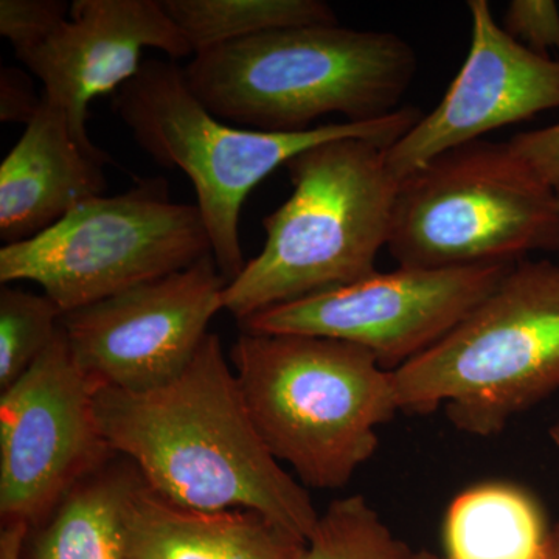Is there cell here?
<instances>
[{
  "label": "cell",
  "instance_id": "obj_1",
  "mask_svg": "<svg viewBox=\"0 0 559 559\" xmlns=\"http://www.w3.org/2000/svg\"><path fill=\"white\" fill-rule=\"evenodd\" d=\"M230 366L218 334L209 333L168 384L145 392L98 389L103 440L176 506L257 511L308 540L320 514L261 440Z\"/></svg>",
  "mask_w": 559,
  "mask_h": 559
},
{
  "label": "cell",
  "instance_id": "obj_2",
  "mask_svg": "<svg viewBox=\"0 0 559 559\" xmlns=\"http://www.w3.org/2000/svg\"><path fill=\"white\" fill-rule=\"evenodd\" d=\"M418 58L392 32L305 25L201 51L183 68L190 91L219 120L304 132L337 114L348 123L403 108Z\"/></svg>",
  "mask_w": 559,
  "mask_h": 559
},
{
  "label": "cell",
  "instance_id": "obj_3",
  "mask_svg": "<svg viewBox=\"0 0 559 559\" xmlns=\"http://www.w3.org/2000/svg\"><path fill=\"white\" fill-rule=\"evenodd\" d=\"M285 167L293 193L264 216L263 249L224 290V310L238 322L369 277L389 245L400 180L384 146L330 140Z\"/></svg>",
  "mask_w": 559,
  "mask_h": 559
},
{
  "label": "cell",
  "instance_id": "obj_4",
  "mask_svg": "<svg viewBox=\"0 0 559 559\" xmlns=\"http://www.w3.org/2000/svg\"><path fill=\"white\" fill-rule=\"evenodd\" d=\"M229 360L261 440L304 487L348 485L400 412L393 371L348 342L241 331Z\"/></svg>",
  "mask_w": 559,
  "mask_h": 559
},
{
  "label": "cell",
  "instance_id": "obj_5",
  "mask_svg": "<svg viewBox=\"0 0 559 559\" xmlns=\"http://www.w3.org/2000/svg\"><path fill=\"white\" fill-rule=\"evenodd\" d=\"M112 105L151 159L189 176L213 259L229 282L246 264L241 210L261 180L305 150L330 140H370L388 150L425 116L415 106H403L381 120L337 121L304 132L234 128L213 116L190 91L183 68L162 60L143 61L138 75L114 94Z\"/></svg>",
  "mask_w": 559,
  "mask_h": 559
},
{
  "label": "cell",
  "instance_id": "obj_6",
  "mask_svg": "<svg viewBox=\"0 0 559 559\" xmlns=\"http://www.w3.org/2000/svg\"><path fill=\"white\" fill-rule=\"evenodd\" d=\"M400 412L443 409L476 437L559 392V264L521 260L428 352L393 371Z\"/></svg>",
  "mask_w": 559,
  "mask_h": 559
},
{
  "label": "cell",
  "instance_id": "obj_7",
  "mask_svg": "<svg viewBox=\"0 0 559 559\" xmlns=\"http://www.w3.org/2000/svg\"><path fill=\"white\" fill-rule=\"evenodd\" d=\"M388 249L399 266L426 270L559 253L557 194L509 142L479 140L400 180Z\"/></svg>",
  "mask_w": 559,
  "mask_h": 559
},
{
  "label": "cell",
  "instance_id": "obj_8",
  "mask_svg": "<svg viewBox=\"0 0 559 559\" xmlns=\"http://www.w3.org/2000/svg\"><path fill=\"white\" fill-rule=\"evenodd\" d=\"M213 255L197 204L162 176L94 198L38 237L0 249V283L33 282L64 314Z\"/></svg>",
  "mask_w": 559,
  "mask_h": 559
},
{
  "label": "cell",
  "instance_id": "obj_9",
  "mask_svg": "<svg viewBox=\"0 0 559 559\" xmlns=\"http://www.w3.org/2000/svg\"><path fill=\"white\" fill-rule=\"evenodd\" d=\"M514 264V263H513ZM513 264L403 267L271 308L242 320V333L299 334L348 342L399 370L469 314Z\"/></svg>",
  "mask_w": 559,
  "mask_h": 559
},
{
  "label": "cell",
  "instance_id": "obj_10",
  "mask_svg": "<svg viewBox=\"0 0 559 559\" xmlns=\"http://www.w3.org/2000/svg\"><path fill=\"white\" fill-rule=\"evenodd\" d=\"M224 277L213 255L62 316L70 352L97 389L145 392L189 367L223 307Z\"/></svg>",
  "mask_w": 559,
  "mask_h": 559
},
{
  "label": "cell",
  "instance_id": "obj_11",
  "mask_svg": "<svg viewBox=\"0 0 559 559\" xmlns=\"http://www.w3.org/2000/svg\"><path fill=\"white\" fill-rule=\"evenodd\" d=\"M97 388L80 370L64 331L0 396V514L36 524L109 448L97 414Z\"/></svg>",
  "mask_w": 559,
  "mask_h": 559
},
{
  "label": "cell",
  "instance_id": "obj_12",
  "mask_svg": "<svg viewBox=\"0 0 559 559\" xmlns=\"http://www.w3.org/2000/svg\"><path fill=\"white\" fill-rule=\"evenodd\" d=\"M471 46L437 108L385 150L403 180L448 151L559 109V60L528 50L500 27L487 0H469Z\"/></svg>",
  "mask_w": 559,
  "mask_h": 559
},
{
  "label": "cell",
  "instance_id": "obj_13",
  "mask_svg": "<svg viewBox=\"0 0 559 559\" xmlns=\"http://www.w3.org/2000/svg\"><path fill=\"white\" fill-rule=\"evenodd\" d=\"M145 49L173 61L193 57L160 0H75L69 20L17 60L43 83L44 97L64 110L76 142L95 156H108L87 135V108L138 75Z\"/></svg>",
  "mask_w": 559,
  "mask_h": 559
},
{
  "label": "cell",
  "instance_id": "obj_14",
  "mask_svg": "<svg viewBox=\"0 0 559 559\" xmlns=\"http://www.w3.org/2000/svg\"><path fill=\"white\" fill-rule=\"evenodd\" d=\"M109 162L84 150L64 110L43 95L38 112L0 165L3 245L38 237L84 202L103 197Z\"/></svg>",
  "mask_w": 559,
  "mask_h": 559
},
{
  "label": "cell",
  "instance_id": "obj_15",
  "mask_svg": "<svg viewBox=\"0 0 559 559\" xmlns=\"http://www.w3.org/2000/svg\"><path fill=\"white\" fill-rule=\"evenodd\" d=\"M128 559H304L307 540L250 510L176 506L143 480L124 499Z\"/></svg>",
  "mask_w": 559,
  "mask_h": 559
},
{
  "label": "cell",
  "instance_id": "obj_16",
  "mask_svg": "<svg viewBox=\"0 0 559 559\" xmlns=\"http://www.w3.org/2000/svg\"><path fill=\"white\" fill-rule=\"evenodd\" d=\"M551 525L538 499L511 481L455 496L443 522V559H539Z\"/></svg>",
  "mask_w": 559,
  "mask_h": 559
},
{
  "label": "cell",
  "instance_id": "obj_17",
  "mask_svg": "<svg viewBox=\"0 0 559 559\" xmlns=\"http://www.w3.org/2000/svg\"><path fill=\"white\" fill-rule=\"evenodd\" d=\"M193 57L224 44L305 25H336L322 0H160Z\"/></svg>",
  "mask_w": 559,
  "mask_h": 559
},
{
  "label": "cell",
  "instance_id": "obj_18",
  "mask_svg": "<svg viewBox=\"0 0 559 559\" xmlns=\"http://www.w3.org/2000/svg\"><path fill=\"white\" fill-rule=\"evenodd\" d=\"M132 480L98 477L72 489L28 559H128L123 514Z\"/></svg>",
  "mask_w": 559,
  "mask_h": 559
},
{
  "label": "cell",
  "instance_id": "obj_19",
  "mask_svg": "<svg viewBox=\"0 0 559 559\" xmlns=\"http://www.w3.org/2000/svg\"><path fill=\"white\" fill-rule=\"evenodd\" d=\"M412 551L364 496L333 500L307 540L304 559H411Z\"/></svg>",
  "mask_w": 559,
  "mask_h": 559
},
{
  "label": "cell",
  "instance_id": "obj_20",
  "mask_svg": "<svg viewBox=\"0 0 559 559\" xmlns=\"http://www.w3.org/2000/svg\"><path fill=\"white\" fill-rule=\"evenodd\" d=\"M64 312L46 294L0 290V389L7 390L50 347Z\"/></svg>",
  "mask_w": 559,
  "mask_h": 559
},
{
  "label": "cell",
  "instance_id": "obj_21",
  "mask_svg": "<svg viewBox=\"0 0 559 559\" xmlns=\"http://www.w3.org/2000/svg\"><path fill=\"white\" fill-rule=\"evenodd\" d=\"M69 14L64 0H2L0 35L10 40L17 58L43 46Z\"/></svg>",
  "mask_w": 559,
  "mask_h": 559
},
{
  "label": "cell",
  "instance_id": "obj_22",
  "mask_svg": "<svg viewBox=\"0 0 559 559\" xmlns=\"http://www.w3.org/2000/svg\"><path fill=\"white\" fill-rule=\"evenodd\" d=\"M503 31L540 57L559 53V9L551 0H513L503 16Z\"/></svg>",
  "mask_w": 559,
  "mask_h": 559
},
{
  "label": "cell",
  "instance_id": "obj_23",
  "mask_svg": "<svg viewBox=\"0 0 559 559\" xmlns=\"http://www.w3.org/2000/svg\"><path fill=\"white\" fill-rule=\"evenodd\" d=\"M518 157L549 186L559 183V123L543 130L521 132L509 140Z\"/></svg>",
  "mask_w": 559,
  "mask_h": 559
},
{
  "label": "cell",
  "instance_id": "obj_24",
  "mask_svg": "<svg viewBox=\"0 0 559 559\" xmlns=\"http://www.w3.org/2000/svg\"><path fill=\"white\" fill-rule=\"evenodd\" d=\"M40 103L43 95L35 94L33 81L24 70H0V121L27 124L38 112Z\"/></svg>",
  "mask_w": 559,
  "mask_h": 559
},
{
  "label": "cell",
  "instance_id": "obj_25",
  "mask_svg": "<svg viewBox=\"0 0 559 559\" xmlns=\"http://www.w3.org/2000/svg\"><path fill=\"white\" fill-rule=\"evenodd\" d=\"M31 525L25 522L5 524L0 533V559H22L25 539Z\"/></svg>",
  "mask_w": 559,
  "mask_h": 559
},
{
  "label": "cell",
  "instance_id": "obj_26",
  "mask_svg": "<svg viewBox=\"0 0 559 559\" xmlns=\"http://www.w3.org/2000/svg\"><path fill=\"white\" fill-rule=\"evenodd\" d=\"M539 559H559V522L558 524L551 525L546 549H544Z\"/></svg>",
  "mask_w": 559,
  "mask_h": 559
},
{
  "label": "cell",
  "instance_id": "obj_27",
  "mask_svg": "<svg viewBox=\"0 0 559 559\" xmlns=\"http://www.w3.org/2000/svg\"><path fill=\"white\" fill-rule=\"evenodd\" d=\"M549 436L550 440L554 441L555 447L559 450V411L557 418H555V421L551 423L550 429H549Z\"/></svg>",
  "mask_w": 559,
  "mask_h": 559
},
{
  "label": "cell",
  "instance_id": "obj_28",
  "mask_svg": "<svg viewBox=\"0 0 559 559\" xmlns=\"http://www.w3.org/2000/svg\"><path fill=\"white\" fill-rule=\"evenodd\" d=\"M411 559H443L440 557H437V555L430 554V551H418V554H412Z\"/></svg>",
  "mask_w": 559,
  "mask_h": 559
},
{
  "label": "cell",
  "instance_id": "obj_29",
  "mask_svg": "<svg viewBox=\"0 0 559 559\" xmlns=\"http://www.w3.org/2000/svg\"><path fill=\"white\" fill-rule=\"evenodd\" d=\"M555 194H557L558 209H559V183L557 187H555Z\"/></svg>",
  "mask_w": 559,
  "mask_h": 559
}]
</instances>
